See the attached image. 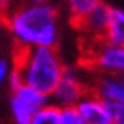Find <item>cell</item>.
<instances>
[{"label": "cell", "mask_w": 124, "mask_h": 124, "mask_svg": "<svg viewBox=\"0 0 124 124\" xmlns=\"http://www.w3.org/2000/svg\"><path fill=\"white\" fill-rule=\"evenodd\" d=\"M10 74H11V68H10L8 61L5 60L3 56H0V87L3 84H8Z\"/></svg>", "instance_id": "e0dca14e"}, {"label": "cell", "mask_w": 124, "mask_h": 124, "mask_svg": "<svg viewBox=\"0 0 124 124\" xmlns=\"http://www.w3.org/2000/svg\"><path fill=\"white\" fill-rule=\"evenodd\" d=\"M78 110L84 124H113L108 103L95 95L92 90L79 101Z\"/></svg>", "instance_id": "5b68a950"}, {"label": "cell", "mask_w": 124, "mask_h": 124, "mask_svg": "<svg viewBox=\"0 0 124 124\" xmlns=\"http://www.w3.org/2000/svg\"><path fill=\"white\" fill-rule=\"evenodd\" d=\"M26 3H31V0H0V21H7L13 11Z\"/></svg>", "instance_id": "4fadbf2b"}, {"label": "cell", "mask_w": 124, "mask_h": 124, "mask_svg": "<svg viewBox=\"0 0 124 124\" xmlns=\"http://www.w3.org/2000/svg\"><path fill=\"white\" fill-rule=\"evenodd\" d=\"M90 64L100 74L124 76V47L97 42L90 52Z\"/></svg>", "instance_id": "277c9868"}, {"label": "cell", "mask_w": 124, "mask_h": 124, "mask_svg": "<svg viewBox=\"0 0 124 124\" xmlns=\"http://www.w3.org/2000/svg\"><path fill=\"white\" fill-rule=\"evenodd\" d=\"M100 3L101 0H68V10L71 15V19L79 26L92 13V10Z\"/></svg>", "instance_id": "30bf717a"}, {"label": "cell", "mask_w": 124, "mask_h": 124, "mask_svg": "<svg viewBox=\"0 0 124 124\" xmlns=\"http://www.w3.org/2000/svg\"><path fill=\"white\" fill-rule=\"evenodd\" d=\"M111 16H113V8L101 2L98 7H95L92 10V13L79 24V28L90 39H93L97 42H103L105 34L108 31V26H110Z\"/></svg>", "instance_id": "8992f818"}, {"label": "cell", "mask_w": 124, "mask_h": 124, "mask_svg": "<svg viewBox=\"0 0 124 124\" xmlns=\"http://www.w3.org/2000/svg\"><path fill=\"white\" fill-rule=\"evenodd\" d=\"M10 110H11V116L16 124H31L34 113L26 105H23L18 98H15L13 95L10 98Z\"/></svg>", "instance_id": "7c38bea8"}, {"label": "cell", "mask_w": 124, "mask_h": 124, "mask_svg": "<svg viewBox=\"0 0 124 124\" xmlns=\"http://www.w3.org/2000/svg\"><path fill=\"white\" fill-rule=\"evenodd\" d=\"M31 124H60V106L50 101L32 116Z\"/></svg>", "instance_id": "8fae6325"}, {"label": "cell", "mask_w": 124, "mask_h": 124, "mask_svg": "<svg viewBox=\"0 0 124 124\" xmlns=\"http://www.w3.org/2000/svg\"><path fill=\"white\" fill-rule=\"evenodd\" d=\"M103 42L110 45L124 47V11L118 8H113V16H111L108 31L105 34Z\"/></svg>", "instance_id": "9c48e42d"}, {"label": "cell", "mask_w": 124, "mask_h": 124, "mask_svg": "<svg viewBox=\"0 0 124 124\" xmlns=\"http://www.w3.org/2000/svg\"><path fill=\"white\" fill-rule=\"evenodd\" d=\"M21 48L55 47L58 40V13L50 3H26L5 21Z\"/></svg>", "instance_id": "6da1fadb"}, {"label": "cell", "mask_w": 124, "mask_h": 124, "mask_svg": "<svg viewBox=\"0 0 124 124\" xmlns=\"http://www.w3.org/2000/svg\"><path fill=\"white\" fill-rule=\"evenodd\" d=\"M8 85H10V90H11V92L18 90L19 87H23V85H24L23 76H21V73H19L18 68L11 69V74H10V79H8Z\"/></svg>", "instance_id": "2e32d148"}, {"label": "cell", "mask_w": 124, "mask_h": 124, "mask_svg": "<svg viewBox=\"0 0 124 124\" xmlns=\"http://www.w3.org/2000/svg\"><path fill=\"white\" fill-rule=\"evenodd\" d=\"M108 106H110V113L113 118V124H124V103H108Z\"/></svg>", "instance_id": "9a60e30c"}, {"label": "cell", "mask_w": 124, "mask_h": 124, "mask_svg": "<svg viewBox=\"0 0 124 124\" xmlns=\"http://www.w3.org/2000/svg\"><path fill=\"white\" fill-rule=\"evenodd\" d=\"M90 92V87L85 85L82 74L76 66H64L60 84L56 85L55 92L52 93L50 101L60 108L78 106L79 101Z\"/></svg>", "instance_id": "3957f363"}, {"label": "cell", "mask_w": 124, "mask_h": 124, "mask_svg": "<svg viewBox=\"0 0 124 124\" xmlns=\"http://www.w3.org/2000/svg\"><path fill=\"white\" fill-rule=\"evenodd\" d=\"M90 90L108 103H124V76L101 74Z\"/></svg>", "instance_id": "52a82bcc"}, {"label": "cell", "mask_w": 124, "mask_h": 124, "mask_svg": "<svg viewBox=\"0 0 124 124\" xmlns=\"http://www.w3.org/2000/svg\"><path fill=\"white\" fill-rule=\"evenodd\" d=\"M115 124H119V123H115Z\"/></svg>", "instance_id": "d6986e66"}, {"label": "cell", "mask_w": 124, "mask_h": 124, "mask_svg": "<svg viewBox=\"0 0 124 124\" xmlns=\"http://www.w3.org/2000/svg\"><path fill=\"white\" fill-rule=\"evenodd\" d=\"M31 3H47V0H31Z\"/></svg>", "instance_id": "ac0fdd59"}, {"label": "cell", "mask_w": 124, "mask_h": 124, "mask_svg": "<svg viewBox=\"0 0 124 124\" xmlns=\"http://www.w3.org/2000/svg\"><path fill=\"white\" fill-rule=\"evenodd\" d=\"M15 68L19 69L24 85L52 97L63 76L64 64L55 47L21 48Z\"/></svg>", "instance_id": "7a4b0ae2"}, {"label": "cell", "mask_w": 124, "mask_h": 124, "mask_svg": "<svg viewBox=\"0 0 124 124\" xmlns=\"http://www.w3.org/2000/svg\"><path fill=\"white\" fill-rule=\"evenodd\" d=\"M60 124H84L78 106L60 108Z\"/></svg>", "instance_id": "5bb4252c"}, {"label": "cell", "mask_w": 124, "mask_h": 124, "mask_svg": "<svg viewBox=\"0 0 124 124\" xmlns=\"http://www.w3.org/2000/svg\"><path fill=\"white\" fill-rule=\"evenodd\" d=\"M11 95H13L15 98H18L23 105L28 106L34 115L50 103V97L44 95L42 92H39V90H36V89H32V87H28V85L19 87L18 90L11 92Z\"/></svg>", "instance_id": "ba28073f"}]
</instances>
